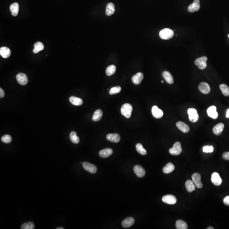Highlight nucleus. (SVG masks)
Listing matches in <instances>:
<instances>
[{
    "label": "nucleus",
    "mask_w": 229,
    "mask_h": 229,
    "mask_svg": "<svg viewBox=\"0 0 229 229\" xmlns=\"http://www.w3.org/2000/svg\"><path fill=\"white\" fill-rule=\"evenodd\" d=\"M103 112L101 110L99 109L96 110L93 115L92 119L94 122H98L101 119Z\"/></svg>",
    "instance_id": "28"
},
{
    "label": "nucleus",
    "mask_w": 229,
    "mask_h": 229,
    "mask_svg": "<svg viewBox=\"0 0 229 229\" xmlns=\"http://www.w3.org/2000/svg\"><path fill=\"white\" fill-rule=\"evenodd\" d=\"M176 227L178 229H187L188 228L186 223L181 220H178L176 222Z\"/></svg>",
    "instance_id": "31"
},
{
    "label": "nucleus",
    "mask_w": 229,
    "mask_h": 229,
    "mask_svg": "<svg viewBox=\"0 0 229 229\" xmlns=\"http://www.w3.org/2000/svg\"><path fill=\"white\" fill-rule=\"evenodd\" d=\"M211 182L216 186H219L222 184V178L218 173H213L211 176Z\"/></svg>",
    "instance_id": "12"
},
{
    "label": "nucleus",
    "mask_w": 229,
    "mask_h": 229,
    "mask_svg": "<svg viewBox=\"0 0 229 229\" xmlns=\"http://www.w3.org/2000/svg\"><path fill=\"white\" fill-rule=\"evenodd\" d=\"M137 151L141 155H145L147 153L146 150L144 148L143 145L140 144H137L136 145Z\"/></svg>",
    "instance_id": "35"
},
{
    "label": "nucleus",
    "mask_w": 229,
    "mask_h": 229,
    "mask_svg": "<svg viewBox=\"0 0 229 229\" xmlns=\"http://www.w3.org/2000/svg\"><path fill=\"white\" fill-rule=\"evenodd\" d=\"M163 76L164 78L167 82L169 84H172L174 83V79L172 74L168 72V71H165L163 73Z\"/></svg>",
    "instance_id": "26"
},
{
    "label": "nucleus",
    "mask_w": 229,
    "mask_h": 229,
    "mask_svg": "<svg viewBox=\"0 0 229 229\" xmlns=\"http://www.w3.org/2000/svg\"><path fill=\"white\" fill-rule=\"evenodd\" d=\"M188 113L189 115V120L192 122H196L199 120V115L195 109L189 108L188 110Z\"/></svg>",
    "instance_id": "5"
},
{
    "label": "nucleus",
    "mask_w": 229,
    "mask_h": 229,
    "mask_svg": "<svg viewBox=\"0 0 229 229\" xmlns=\"http://www.w3.org/2000/svg\"><path fill=\"white\" fill-rule=\"evenodd\" d=\"M224 127V124H223L222 123L218 124L213 128V132L216 136H219L223 132Z\"/></svg>",
    "instance_id": "19"
},
{
    "label": "nucleus",
    "mask_w": 229,
    "mask_h": 229,
    "mask_svg": "<svg viewBox=\"0 0 229 229\" xmlns=\"http://www.w3.org/2000/svg\"><path fill=\"white\" fill-rule=\"evenodd\" d=\"M152 113L154 117L156 118H160L163 117L164 113L157 106H154L152 109Z\"/></svg>",
    "instance_id": "13"
},
{
    "label": "nucleus",
    "mask_w": 229,
    "mask_h": 229,
    "mask_svg": "<svg viewBox=\"0 0 229 229\" xmlns=\"http://www.w3.org/2000/svg\"><path fill=\"white\" fill-rule=\"evenodd\" d=\"M35 49H33V52L35 53H38L39 52L43 50L44 49L43 44L41 42H37L34 45Z\"/></svg>",
    "instance_id": "30"
},
{
    "label": "nucleus",
    "mask_w": 229,
    "mask_h": 229,
    "mask_svg": "<svg viewBox=\"0 0 229 229\" xmlns=\"http://www.w3.org/2000/svg\"><path fill=\"white\" fill-rule=\"evenodd\" d=\"M69 101L72 104L76 106H80L83 103V101L81 99L75 96L70 97L69 98Z\"/></svg>",
    "instance_id": "25"
},
{
    "label": "nucleus",
    "mask_w": 229,
    "mask_h": 229,
    "mask_svg": "<svg viewBox=\"0 0 229 229\" xmlns=\"http://www.w3.org/2000/svg\"><path fill=\"white\" fill-rule=\"evenodd\" d=\"M116 71V67L114 65H111L107 67L106 73L108 76H110L114 74Z\"/></svg>",
    "instance_id": "34"
},
{
    "label": "nucleus",
    "mask_w": 229,
    "mask_h": 229,
    "mask_svg": "<svg viewBox=\"0 0 229 229\" xmlns=\"http://www.w3.org/2000/svg\"><path fill=\"white\" fill-rule=\"evenodd\" d=\"M113 153V150L110 148H107L101 150L99 153V155L101 158H107L112 155Z\"/></svg>",
    "instance_id": "22"
},
{
    "label": "nucleus",
    "mask_w": 229,
    "mask_h": 229,
    "mask_svg": "<svg viewBox=\"0 0 229 229\" xmlns=\"http://www.w3.org/2000/svg\"><path fill=\"white\" fill-rule=\"evenodd\" d=\"M115 12V5L112 3H109L107 4L106 9V14L107 16H111Z\"/></svg>",
    "instance_id": "23"
},
{
    "label": "nucleus",
    "mask_w": 229,
    "mask_h": 229,
    "mask_svg": "<svg viewBox=\"0 0 229 229\" xmlns=\"http://www.w3.org/2000/svg\"><path fill=\"white\" fill-rule=\"evenodd\" d=\"M228 37H229V35H228Z\"/></svg>",
    "instance_id": "47"
},
{
    "label": "nucleus",
    "mask_w": 229,
    "mask_h": 229,
    "mask_svg": "<svg viewBox=\"0 0 229 229\" xmlns=\"http://www.w3.org/2000/svg\"><path fill=\"white\" fill-rule=\"evenodd\" d=\"M185 186H186L187 190L189 193H191V192L195 190V185L194 184L193 182L191 180H188L186 182Z\"/></svg>",
    "instance_id": "27"
},
{
    "label": "nucleus",
    "mask_w": 229,
    "mask_h": 229,
    "mask_svg": "<svg viewBox=\"0 0 229 229\" xmlns=\"http://www.w3.org/2000/svg\"><path fill=\"white\" fill-rule=\"evenodd\" d=\"M200 8V1L199 0H194V2L189 5L188 7V12L190 13H194L199 11Z\"/></svg>",
    "instance_id": "10"
},
{
    "label": "nucleus",
    "mask_w": 229,
    "mask_h": 229,
    "mask_svg": "<svg viewBox=\"0 0 229 229\" xmlns=\"http://www.w3.org/2000/svg\"><path fill=\"white\" fill-rule=\"evenodd\" d=\"M83 168L91 174H95L97 172V167L94 165L88 162H84L82 164Z\"/></svg>",
    "instance_id": "8"
},
{
    "label": "nucleus",
    "mask_w": 229,
    "mask_h": 229,
    "mask_svg": "<svg viewBox=\"0 0 229 229\" xmlns=\"http://www.w3.org/2000/svg\"><path fill=\"white\" fill-rule=\"evenodd\" d=\"M11 53V51L7 47H2L0 49V54L4 58L9 57Z\"/></svg>",
    "instance_id": "21"
},
{
    "label": "nucleus",
    "mask_w": 229,
    "mask_h": 229,
    "mask_svg": "<svg viewBox=\"0 0 229 229\" xmlns=\"http://www.w3.org/2000/svg\"><path fill=\"white\" fill-rule=\"evenodd\" d=\"M19 10V4L17 3H13L10 7V10L12 15L14 16H16L18 15Z\"/></svg>",
    "instance_id": "24"
},
{
    "label": "nucleus",
    "mask_w": 229,
    "mask_h": 229,
    "mask_svg": "<svg viewBox=\"0 0 229 229\" xmlns=\"http://www.w3.org/2000/svg\"><path fill=\"white\" fill-rule=\"evenodd\" d=\"M121 89H122V88L120 86H116L112 87L109 91V94L113 95L118 93L121 92Z\"/></svg>",
    "instance_id": "38"
},
{
    "label": "nucleus",
    "mask_w": 229,
    "mask_h": 229,
    "mask_svg": "<svg viewBox=\"0 0 229 229\" xmlns=\"http://www.w3.org/2000/svg\"><path fill=\"white\" fill-rule=\"evenodd\" d=\"M144 79V74L142 73H138L132 77V82L135 85H139Z\"/></svg>",
    "instance_id": "20"
},
{
    "label": "nucleus",
    "mask_w": 229,
    "mask_h": 229,
    "mask_svg": "<svg viewBox=\"0 0 229 229\" xmlns=\"http://www.w3.org/2000/svg\"><path fill=\"white\" fill-rule=\"evenodd\" d=\"M219 88L224 96H229V87L228 86L225 84H221L219 86Z\"/></svg>",
    "instance_id": "32"
},
{
    "label": "nucleus",
    "mask_w": 229,
    "mask_h": 229,
    "mask_svg": "<svg viewBox=\"0 0 229 229\" xmlns=\"http://www.w3.org/2000/svg\"><path fill=\"white\" fill-rule=\"evenodd\" d=\"M16 79L17 82L22 85H25L28 82V78L27 76L23 73H18L16 76Z\"/></svg>",
    "instance_id": "9"
},
{
    "label": "nucleus",
    "mask_w": 229,
    "mask_h": 229,
    "mask_svg": "<svg viewBox=\"0 0 229 229\" xmlns=\"http://www.w3.org/2000/svg\"><path fill=\"white\" fill-rule=\"evenodd\" d=\"M208 229H214V228L212 227H209L207 228Z\"/></svg>",
    "instance_id": "44"
},
{
    "label": "nucleus",
    "mask_w": 229,
    "mask_h": 229,
    "mask_svg": "<svg viewBox=\"0 0 229 229\" xmlns=\"http://www.w3.org/2000/svg\"><path fill=\"white\" fill-rule=\"evenodd\" d=\"M226 117H227V118H229V109L227 110V114H226Z\"/></svg>",
    "instance_id": "43"
},
{
    "label": "nucleus",
    "mask_w": 229,
    "mask_h": 229,
    "mask_svg": "<svg viewBox=\"0 0 229 229\" xmlns=\"http://www.w3.org/2000/svg\"><path fill=\"white\" fill-rule=\"evenodd\" d=\"M224 203L225 205L229 206V196H227L223 200Z\"/></svg>",
    "instance_id": "41"
},
{
    "label": "nucleus",
    "mask_w": 229,
    "mask_h": 229,
    "mask_svg": "<svg viewBox=\"0 0 229 229\" xmlns=\"http://www.w3.org/2000/svg\"><path fill=\"white\" fill-rule=\"evenodd\" d=\"M174 32L172 29L168 28L163 29L159 32L160 38L163 39H170L174 36Z\"/></svg>",
    "instance_id": "2"
},
{
    "label": "nucleus",
    "mask_w": 229,
    "mask_h": 229,
    "mask_svg": "<svg viewBox=\"0 0 229 229\" xmlns=\"http://www.w3.org/2000/svg\"><path fill=\"white\" fill-rule=\"evenodd\" d=\"M222 158L225 160H229V152L224 153L222 154Z\"/></svg>",
    "instance_id": "40"
},
{
    "label": "nucleus",
    "mask_w": 229,
    "mask_h": 229,
    "mask_svg": "<svg viewBox=\"0 0 229 229\" xmlns=\"http://www.w3.org/2000/svg\"><path fill=\"white\" fill-rule=\"evenodd\" d=\"M176 126L183 133H188L190 131V127L189 126L183 122H178L176 124Z\"/></svg>",
    "instance_id": "15"
},
{
    "label": "nucleus",
    "mask_w": 229,
    "mask_h": 229,
    "mask_svg": "<svg viewBox=\"0 0 229 229\" xmlns=\"http://www.w3.org/2000/svg\"><path fill=\"white\" fill-rule=\"evenodd\" d=\"M134 171L137 176L139 178H143L145 175L146 172L144 169L140 166H135L134 167Z\"/></svg>",
    "instance_id": "16"
},
{
    "label": "nucleus",
    "mask_w": 229,
    "mask_h": 229,
    "mask_svg": "<svg viewBox=\"0 0 229 229\" xmlns=\"http://www.w3.org/2000/svg\"><path fill=\"white\" fill-rule=\"evenodd\" d=\"M199 89L202 93L204 94H208L210 92V87L209 84L206 82L200 83L199 85Z\"/></svg>",
    "instance_id": "11"
},
{
    "label": "nucleus",
    "mask_w": 229,
    "mask_h": 229,
    "mask_svg": "<svg viewBox=\"0 0 229 229\" xmlns=\"http://www.w3.org/2000/svg\"><path fill=\"white\" fill-rule=\"evenodd\" d=\"M192 181L198 188H202L203 185L201 182V177L199 173H196L192 175Z\"/></svg>",
    "instance_id": "6"
},
{
    "label": "nucleus",
    "mask_w": 229,
    "mask_h": 229,
    "mask_svg": "<svg viewBox=\"0 0 229 229\" xmlns=\"http://www.w3.org/2000/svg\"><path fill=\"white\" fill-rule=\"evenodd\" d=\"M1 140L3 143L9 144L12 141V138L10 135H5L2 137Z\"/></svg>",
    "instance_id": "37"
},
{
    "label": "nucleus",
    "mask_w": 229,
    "mask_h": 229,
    "mask_svg": "<svg viewBox=\"0 0 229 229\" xmlns=\"http://www.w3.org/2000/svg\"><path fill=\"white\" fill-rule=\"evenodd\" d=\"M121 110L123 116H124L126 118H130L132 113V106L130 103H125L122 106Z\"/></svg>",
    "instance_id": "1"
},
{
    "label": "nucleus",
    "mask_w": 229,
    "mask_h": 229,
    "mask_svg": "<svg viewBox=\"0 0 229 229\" xmlns=\"http://www.w3.org/2000/svg\"><path fill=\"white\" fill-rule=\"evenodd\" d=\"M107 140L113 143H117L120 141L121 139L120 136L118 134H109L106 136Z\"/></svg>",
    "instance_id": "17"
},
{
    "label": "nucleus",
    "mask_w": 229,
    "mask_h": 229,
    "mask_svg": "<svg viewBox=\"0 0 229 229\" xmlns=\"http://www.w3.org/2000/svg\"><path fill=\"white\" fill-rule=\"evenodd\" d=\"M175 169V166L172 163H168L163 168V172L165 174H169L172 172Z\"/></svg>",
    "instance_id": "29"
},
{
    "label": "nucleus",
    "mask_w": 229,
    "mask_h": 229,
    "mask_svg": "<svg viewBox=\"0 0 229 229\" xmlns=\"http://www.w3.org/2000/svg\"><path fill=\"white\" fill-rule=\"evenodd\" d=\"M208 60V58L205 56L196 59L194 63L196 65L198 66L199 69L201 70H204L207 67V64L206 61Z\"/></svg>",
    "instance_id": "4"
},
{
    "label": "nucleus",
    "mask_w": 229,
    "mask_h": 229,
    "mask_svg": "<svg viewBox=\"0 0 229 229\" xmlns=\"http://www.w3.org/2000/svg\"><path fill=\"white\" fill-rule=\"evenodd\" d=\"M161 82H162V83H164V81H161Z\"/></svg>",
    "instance_id": "46"
},
{
    "label": "nucleus",
    "mask_w": 229,
    "mask_h": 229,
    "mask_svg": "<svg viewBox=\"0 0 229 229\" xmlns=\"http://www.w3.org/2000/svg\"><path fill=\"white\" fill-rule=\"evenodd\" d=\"M63 228H62V227H60V228H57V229H64Z\"/></svg>",
    "instance_id": "45"
},
{
    "label": "nucleus",
    "mask_w": 229,
    "mask_h": 229,
    "mask_svg": "<svg viewBox=\"0 0 229 229\" xmlns=\"http://www.w3.org/2000/svg\"><path fill=\"white\" fill-rule=\"evenodd\" d=\"M70 139L73 144H77L79 142V138L76 136V133L75 132H71L70 135Z\"/></svg>",
    "instance_id": "33"
},
{
    "label": "nucleus",
    "mask_w": 229,
    "mask_h": 229,
    "mask_svg": "<svg viewBox=\"0 0 229 229\" xmlns=\"http://www.w3.org/2000/svg\"><path fill=\"white\" fill-rule=\"evenodd\" d=\"M214 148L213 146H204L203 148V152L205 153H211L214 152Z\"/></svg>",
    "instance_id": "39"
},
{
    "label": "nucleus",
    "mask_w": 229,
    "mask_h": 229,
    "mask_svg": "<svg viewBox=\"0 0 229 229\" xmlns=\"http://www.w3.org/2000/svg\"><path fill=\"white\" fill-rule=\"evenodd\" d=\"M182 152L181 144L179 142H176L173 146L169 150V152L172 155H178L180 154Z\"/></svg>",
    "instance_id": "3"
},
{
    "label": "nucleus",
    "mask_w": 229,
    "mask_h": 229,
    "mask_svg": "<svg viewBox=\"0 0 229 229\" xmlns=\"http://www.w3.org/2000/svg\"><path fill=\"white\" fill-rule=\"evenodd\" d=\"M4 95H5V93H4L3 89L1 88H0V98H3Z\"/></svg>",
    "instance_id": "42"
},
{
    "label": "nucleus",
    "mask_w": 229,
    "mask_h": 229,
    "mask_svg": "<svg viewBox=\"0 0 229 229\" xmlns=\"http://www.w3.org/2000/svg\"><path fill=\"white\" fill-rule=\"evenodd\" d=\"M207 112L208 116L213 119H216L218 116V113L217 112L216 106H212L209 107L207 109Z\"/></svg>",
    "instance_id": "14"
},
{
    "label": "nucleus",
    "mask_w": 229,
    "mask_h": 229,
    "mask_svg": "<svg viewBox=\"0 0 229 229\" xmlns=\"http://www.w3.org/2000/svg\"><path fill=\"white\" fill-rule=\"evenodd\" d=\"M35 226L33 223L31 222H28L25 223L23 224L21 226V229H35Z\"/></svg>",
    "instance_id": "36"
},
{
    "label": "nucleus",
    "mask_w": 229,
    "mask_h": 229,
    "mask_svg": "<svg viewBox=\"0 0 229 229\" xmlns=\"http://www.w3.org/2000/svg\"><path fill=\"white\" fill-rule=\"evenodd\" d=\"M163 202L169 204H174L177 202L176 197L172 195H167L162 198Z\"/></svg>",
    "instance_id": "7"
},
{
    "label": "nucleus",
    "mask_w": 229,
    "mask_h": 229,
    "mask_svg": "<svg viewBox=\"0 0 229 229\" xmlns=\"http://www.w3.org/2000/svg\"><path fill=\"white\" fill-rule=\"evenodd\" d=\"M135 223V219L133 218L128 217L122 222V226L124 228H129L133 225Z\"/></svg>",
    "instance_id": "18"
}]
</instances>
